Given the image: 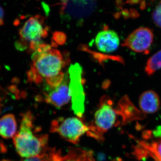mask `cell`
Listing matches in <instances>:
<instances>
[{
  "label": "cell",
  "mask_w": 161,
  "mask_h": 161,
  "mask_svg": "<svg viewBox=\"0 0 161 161\" xmlns=\"http://www.w3.org/2000/svg\"><path fill=\"white\" fill-rule=\"evenodd\" d=\"M66 61L61 52L50 45L42 43L34 52L28 80L38 84L43 80L51 88L60 86L65 78L62 69Z\"/></svg>",
  "instance_id": "obj_1"
},
{
  "label": "cell",
  "mask_w": 161,
  "mask_h": 161,
  "mask_svg": "<svg viewBox=\"0 0 161 161\" xmlns=\"http://www.w3.org/2000/svg\"><path fill=\"white\" fill-rule=\"evenodd\" d=\"M21 116L19 130L13 138L15 148L23 158L36 156L47 147L48 135L38 133L40 129L35 127L34 117L30 111Z\"/></svg>",
  "instance_id": "obj_2"
},
{
  "label": "cell",
  "mask_w": 161,
  "mask_h": 161,
  "mask_svg": "<svg viewBox=\"0 0 161 161\" xmlns=\"http://www.w3.org/2000/svg\"><path fill=\"white\" fill-rule=\"evenodd\" d=\"M48 31V27L42 17H32L20 30V40L16 43V47L19 49H25L28 44L30 49L34 52L43 43L42 40L47 37Z\"/></svg>",
  "instance_id": "obj_3"
},
{
  "label": "cell",
  "mask_w": 161,
  "mask_h": 161,
  "mask_svg": "<svg viewBox=\"0 0 161 161\" xmlns=\"http://www.w3.org/2000/svg\"><path fill=\"white\" fill-rule=\"evenodd\" d=\"M117 115L112 100L107 97H102L87 135L100 142L103 141L104 133L115 125Z\"/></svg>",
  "instance_id": "obj_4"
},
{
  "label": "cell",
  "mask_w": 161,
  "mask_h": 161,
  "mask_svg": "<svg viewBox=\"0 0 161 161\" xmlns=\"http://www.w3.org/2000/svg\"><path fill=\"white\" fill-rule=\"evenodd\" d=\"M90 125H87L82 118L79 117L58 118L51 124L50 131L58 133L64 140L74 144H78L84 134L89 132Z\"/></svg>",
  "instance_id": "obj_5"
},
{
  "label": "cell",
  "mask_w": 161,
  "mask_h": 161,
  "mask_svg": "<svg viewBox=\"0 0 161 161\" xmlns=\"http://www.w3.org/2000/svg\"><path fill=\"white\" fill-rule=\"evenodd\" d=\"M82 73V67L78 63L72 64L69 69L72 109L77 117L80 118H82L84 113L85 101Z\"/></svg>",
  "instance_id": "obj_6"
},
{
  "label": "cell",
  "mask_w": 161,
  "mask_h": 161,
  "mask_svg": "<svg viewBox=\"0 0 161 161\" xmlns=\"http://www.w3.org/2000/svg\"><path fill=\"white\" fill-rule=\"evenodd\" d=\"M21 161H95L92 151L80 148H71L63 154L55 147H47L40 154Z\"/></svg>",
  "instance_id": "obj_7"
},
{
  "label": "cell",
  "mask_w": 161,
  "mask_h": 161,
  "mask_svg": "<svg viewBox=\"0 0 161 161\" xmlns=\"http://www.w3.org/2000/svg\"><path fill=\"white\" fill-rule=\"evenodd\" d=\"M60 5L64 19L81 22L93 14L96 0H60Z\"/></svg>",
  "instance_id": "obj_8"
},
{
  "label": "cell",
  "mask_w": 161,
  "mask_h": 161,
  "mask_svg": "<svg viewBox=\"0 0 161 161\" xmlns=\"http://www.w3.org/2000/svg\"><path fill=\"white\" fill-rule=\"evenodd\" d=\"M153 32L147 27H141L128 36L122 45L133 51L147 53L153 42Z\"/></svg>",
  "instance_id": "obj_9"
},
{
  "label": "cell",
  "mask_w": 161,
  "mask_h": 161,
  "mask_svg": "<svg viewBox=\"0 0 161 161\" xmlns=\"http://www.w3.org/2000/svg\"><path fill=\"white\" fill-rule=\"evenodd\" d=\"M71 99L70 94L69 80L65 77L60 86L45 95L44 100L47 103L60 108L67 104Z\"/></svg>",
  "instance_id": "obj_10"
},
{
  "label": "cell",
  "mask_w": 161,
  "mask_h": 161,
  "mask_svg": "<svg viewBox=\"0 0 161 161\" xmlns=\"http://www.w3.org/2000/svg\"><path fill=\"white\" fill-rule=\"evenodd\" d=\"M117 115L121 116L123 125L136 120H142L146 117V114L134 106L127 96L123 97L115 108Z\"/></svg>",
  "instance_id": "obj_11"
},
{
  "label": "cell",
  "mask_w": 161,
  "mask_h": 161,
  "mask_svg": "<svg viewBox=\"0 0 161 161\" xmlns=\"http://www.w3.org/2000/svg\"><path fill=\"white\" fill-rule=\"evenodd\" d=\"M120 43L119 36L116 32L105 29L98 33L95 39L97 49L105 53H111L117 50Z\"/></svg>",
  "instance_id": "obj_12"
},
{
  "label": "cell",
  "mask_w": 161,
  "mask_h": 161,
  "mask_svg": "<svg viewBox=\"0 0 161 161\" xmlns=\"http://www.w3.org/2000/svg\"><path fill=\"white\" fill-rule=\"evenodd\" d=\"M160 99L158 94L152 90H148L141 94L139 99L141 111L145 114H153L160 108Z\"/></svg>",
  "instance_id": "obj_13"
},
{
  "label": "cell",
  "mask_w": 161,
  "mask_h": 161,
  "mask_svg": "<svg viewBox=\"0 0 161 161\" xmlns=\"http://www.w3.org/2000/svg\"><path fill=\"white\" fill-rule=\"evenodd\" d=\"M17 123L13 114H8L0 118V136L5 139L13 138L17 133Z\"/></svg>",
  "instance_id": "obj_14"
},
{
  "label": "cell",
  "mask_w": 161,
  "mask_h": 161,
  "mask_svg": "<svg viewBox=\"0 0 161 161\" xmlns=\"http://www.w3.org/2000/svg\"><path fill=\"white\" fill-rule=\"evenodd\" d=\"M160 69H161V49L148 59L145 68V72L149 76Z\"/></svg>",
  "instance_id": "obj_15"
},
{
  "label": "cell",
  "mask_w": 161,
  "mask_h": 161,
  "mask_svg": "<svg viewBox=\"0 0 161 161\" xmlns=\"http://www.w3.org/2000/svg\"><path fill=\"white\" fill-rule=\"evenodd\" d=\"M152 19L155 25L161 28V2L154 9L152 14Z\"/></svg>",
  "instance_id": "obj_16"
},
{
  "label": "cell",
  "mask_w": 161,
  "mask_h": 161,
  "mask_svg": "<svg viewBox=\"0 0 161 161\" xmlns=\"http://www.w3.org/2000/svg\"><path fill=\"white\" fill-rule=\"evenodd\" d=\"M145 143L149 148L156 153L161 158V139L153 142L152 144Z\"/></svg>",
  "instance_id": "obj_17"
},
{
  "label": "cell",
  "mask_w": 161,
  "mask_h": 161,
  "mask_svg": "<svg viewBox=\"0 0 161 161\" xmlns=\"http://www.w3.org/2000/svg\"><path fill=\"white\" fill-rule=\"evenodd\" d=\"M147 150L149 152V154L150 156L155 160L156 161H161V158L156 153L154 152L153 150H151L150 148L149 147H147Z\"/></svg>",
  "instance_id": "obj_18"
},
{
  "label": "cell",
  "mask_w": 161,
  "mask_h": 161,
  "mask_svg": "<svg viewBox=\"0 0 161 161\" xmlns=\"http://www.w3.org/2000/svg\"><path fill=\"white\" fill-rule=\"evenodd\" d=\"M4 23V11L0 6V26H3Z\"/></svg>",
  "instance_id": "obj_19"
},
{
  "label": "cell",
  "mask_w": 161,
  "mask_h": 161,
  "mask_svg": "<svg viewBox=\"0 0 161 161\" xmlns=\"http://www.w3.org/2000/svg\"><path fill=\"white\" fill-rule=\"evenodd\" d=\"M2 97L0 96V111H1V102H2Z\"/></svg>",
  "instance_id": "obj_20"
}]
</instances>
